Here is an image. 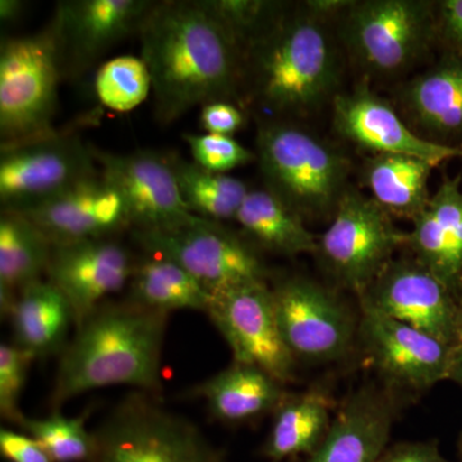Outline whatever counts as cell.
Here are the masks:
<instances>
[{
    "instance_id": "7c38bea8",
    "label": "cell",
    "mask_w": 462,
    "mask_h": 462,
    "mask_svg": "<svg viewBox=\"0 0 462 462\" xmlns=\"http://www.w3.org/2000/svg\"><path fill=\"white\" fill-rule=\"evenodd\" d=\"M206 314L226 340L234 363L260 367L282 384L293 378L296 360L282 339L267 282L212 297Z\"/></svg>"
},
{
    "instance_id": "d4e9b609",
    "label": "cell",
    "mask_w": 462,
    "mask_h": 462,
    "mask_svg": "<svg viewBox=\"0 0 462 462\" xmlns=\"http://www.w3.org/2000/svg\"><path fill=\"white\" fill-rule=\"evenodd\" d=\"M334 402L321 389L287 394L273 412L272 430L261 447L270 462H282L306 455L320 446L331 427Z\"/></svg>"
},
{
    "instance_id": "7402d4cb",
    "label": "cell",
    "mask_w": 462,
    "mask_h": 462,
    "mask_svg": "<svg viewBox=\"0 0 462 462\" xmlns=\"http://www.w3.org/2000/svg\"><path fill=\"white\" fill-rule=\"evenodd\" d=\"M191 394L206 401L216 420L231 425L275 412L288 393L282 383L260 367L233 361L197 385Z\"/></svg>"
},
{
    "instance_id": "60d3db41",
    "label": "cell",
    "mask_w": 462,
    "mask_h": 462,
    "mask_svg": "<svg viewBox=\"0 0 462 462\" xmlns=\"http://www.w3.org/2000/svg\"><path fill=\"white\" fill-rule=\"evenodd\" d=\"M25 3L21 0H2L0 2V20L3 23H14L23 16Z\"/></svg>"
},
{
    "instance_id": "30bf717a",
    "label": "cell",
    "mask_w": 462,
    "mask_h": 462,
    "mask_svg": "<svg viewBox=\"0 0 462 462\" xmlns=\"http://www.w3.org/2000/svg\"><path fill=\"white\" fill-rule=\"evenodd\" d=\"M99 172L91 144L78 134L51 132L0 147V205L23 211Z\"/></svg>"
},
{
    "instance_id": "83f0119b",
    "label": "cell",
    "mask_w": 462,
    "mask_h": 462,
    "mask_svg": "<svg viewBox=\"0 0 462 462\" xmlns=\"http://www.w3.org/2000/svg\"><path fill=\"white\" fill-rule=\"evenodd\" d=\"M402 102L412 123L431 135L462 132V60L416 76L404 88Z\"/></svg>"
},
{
    "instance_id": "8fae6325",
    "label": "cell",
    "mask_w": 462,
    "mask_h": 462,
    "mask_svg": "<svg viewBox=\"0 0 462 462\" xmlns=\"http://www.w3.org/2000/svg\"><path fill=\"white\" fill-rule=\"evenodd\" d=\"M276 320L294 360H339L354 346L358 325L345 303L311 279L294 276L272 289Z\"/></svg>"
},
{
    "instance_id": "9a60e30c",
    "label": "cell",
    "mask_w": 462,
    "mask_h": 462,
    "mask_svg": "<svg viewBox=\"0 0 462 462\" xmlns=\"http://www.w3.org/2000/svg\"><path fill=\"white\" fill-rule=\"evenodd\" d=\"M358 336L389 387L427 391L449 379L452 346L382 314L360 300Z\"/></svg>"
},
{
    "instance_id": "ffe728a7",
    "label": "cell",
    "mask_w": 462,
    "mask_h": 462,
    "mask_svg": "<svg viewBox=\"0 0 462 462\" xmlns=\"http://www.w3.org/2000/svg\"><path fill=\"white\" fill-rule=\"evenodd\" d=\"M396 418L391 389L364 385L346 398L324 440L306 462H378Z\"/></svg>"
},
{
    "instance_id": "6da1fadb",
    "label": "cell",
    "mask_w": 462,
    "mask_h": 462,
    "mask_svg": "<svg viewBox=\"0 0 462 462\" xmlns=\"http://www.w3.org/2000/svg\"><path fill=\"white\" fill-rule=\"evenodd\" d=\"M154 117L170 125L197 106L245 105L242 50L206 0H161L138 33Z\"/></svg>"
},
{
    "instance_id": "ac0fdd59",
    "label": "cell",
    "mask_w": 462,
    "mask_h": 462,
    "mask_svg": "<svg viewBox=\"0 0 462 462\" xmlns=\"http://www.w3.org/2000/svg\"><path fill=\"white\" fill-rule=\"evenodd\" d=\"M51 245L108 238L130 230L129 215L121 194L97 172L71 188L23 209Z\"/></svg>"
},
{
    "instance_id": "d590c367",
    "label": "cell",
    "mask_w": 462,
    "mask_h": 462,
    "mask_svg": "<svg viewBox=\"0 0 462 462\" xmlns=\"http://www.w3.org/2000/svg\"><path fill=\"white\" fill-rule=\"evenodd\" d=\"M200 108V126L207 134L231 136L245 123V112L236 103L220 100L207 103Z\"/></svg>"
},
{
    "instance_id": "9c48e42d",
    "label": "cell",
    "mask_w": 462,
    "mask_h": 462,
    "mask_svg": "<svg viewBox=\"0 0 462 462\" xmlns=\"http://www.w3.org/2000/svg\"><path fill=\"white\" fill-rule=\"evenodd\" d=\"M402 245L406 234L385 209L358 191L346 190L315 254L334 281L360 296Z\"/></svg>"
},
{
    "instance_id": "8992f818",
    "label": "cell",
    "mask_w": 462,
    "mask_h": 462,
    "mask_svg": "<svg viewBox=\"0 0 462 462\" xmlns=\"http://www.w3.org/2000/svg\"><path fill=\"white\" fill-rule=\"evenodd\" d=\"M60 51L51 23L0 44V139L12 144L54 132Z\"/></svg>"
},
{
    "instance_id": "4dcf8cb0",
    "label": "cell",
    "mask_w": 462,
    "mask_h": 462,
    "mask_svg": "<svg viewBox=\"0 0 462 462\" xmlns=\"http://www.w3.org/2000/svg\"><path fill=\"white\" fill-rule=\"evenodd\" d=\"M87 416L69 418L60 411L42 419L26 416L18 430L33 438L54 462H91L96 442L85 425Z\"/></svg>"
},
{
    "instance_id": "4316f807",
    "label": "cell",
    "mask_w": 462,
    "mask_h": 462,
    "mask_svg": "<svg viewBox=\"0 0 462 462\" xmlns=\"http://www.w3.org/2000/svg\"><path fill=\"white\" fill-rule=\"evenodd\" d=\"M127 300L170 315L179 310L207 312L211 296L184 267L171 258L148 254L136 258Z\"/></svg>"
},
{
    "instance_id": "e575fe53",
    "label": "cell",
    "mask_w": 462,
    "mask_h": 462,
    "mask_svg": "<svg viewBox=\"0 0 462 462\" xmlns=\"http://www.w3.org/2000/svg\"><path fill=\"white\" fill-rule=\"evenodd\" d=\"M182 139L190 149L193 162L208 171L226 173L257 160L256 153H252L233 136L184 134Z\"/></svg>"
},
{
    "instance_id": "836d02e7",
    "label": "cell",
    "mask_w": 462,
    "mask_h": 462,
    "mask_svg": "<svg viewBox=\"0 0 462 462\" xmlns=\"http://www.w3.org/2000/svg\"><path fill=\"white\" fill-rule=\"evenodd\" d=\"M35 360L32 354L14 343L0 346V415L14 427H20L26 418L20 410V400Z\"/></svg>"
},
{
    "instance_id": "277c9868",
    "label": "cell",
    "mask_w": 462,
    "mask_h": 462,
    "mask_svg": "<svg viewBox=\"0 0 462 462\" xmlns=\"http://www.w3.org/2000/svg\"><path fill=\"white\" fill-rule=\"evenodd\" d=\"M256 157L264 188L303 218L336 211L346 190V158L284 118L258 121Z\"/></svg>"
},
{
    "instance_id": "f1b7e54d",
    "label": "cell",
    "mask_w": 462,
    "mask_h": 462,
    "mask_svg": "<svg viewBox=\"0 0 462 462\" xmlns=\"http://www.w3.org/2000/svg\"><path fill=\"white\" fill-rule=\"evenodd\" d=\"M433 163L402 154H375L365 167V181L372 199L392 217L413 221L430 197L428 181Z\"/></svg>"
},
{
    "instance_id": "d6986e66",
    "label": "cell",
    "mask_w": 462,
    "mask_h": 462,
    "mask_svg": "<svg viewBox=\"0 0 462 462\" xmlns=\"http://www.w3.org/2000/svg\"><path fill=\"white\" fill-rule=\"evenodd\" d=\"M333 118L337 132L346 141L375 154L421 158L434 166L462 157L461 147L428 141L413 133L396 109L365 84L334 97Z\"/></svg>"
},
{
    "instance_id": "52a82bcc",
    "label": "cell",
    "mask_w": 462,
    "mask_h": 462,
    "mask_svg": "<svg viewBox=\"0 0 462 462\" xmlns=\"http://www.w3.org/2000/svg\"><path fill=\"white\" fill-rule=\"evenodd\" d=\"M148 254L171 258L215 297L252 282H267L269 270L251 243L218 221L194 216L172 229L133 231Z\"/></svg>"
},
{
    "instance_id": "b9f144b4",
    "label": "cell",
    "mask_w": 462,
    "mask_h": 462,
    "mask_svg": "<svg viewBox=\"0 0 462 462\" xmlns=\"http://www.w3.org/2000/svg\"><path fill=\"white\" fill-rule=\"evenodd\" d=\"M461 448H462V436H461Z\"/></svg>"
},
{
    "instance_id": "cb8c5ba5",
    "label": "cell",
    "mask_w": 462,
    "mask_h": 462,
    "mask_svg": "<svg viewBox=\"0 0 462 462\" xmlns=\"http://www.w3.org/2000/svg\"><path fill=\"white\" fill-rule=\"evenodd\" d=\"M53 245L35 224L14 209L0 215V310L9 318L18 294L47 273Z\"/></svg>"
},
{
    "instance_id": "7a4b0ae2",
    "label": "cell",
    "mask_w": 462,
    "mask_h": 462,
    "mask_svg": "<svg viewBox=\"0 0 462 462\" xmlns=\"http://www.w3.org/2000/svg\"><path fill=\"white\" fill-rule=\"evenodd\" d=\"M169 316L127 298L107 300L91 312L60 355L51 394L53 411L80 394L114 385L158 393Z\"/></svg>"
},
{
    "instance_id": "3957f363",
    "label": "cell",
    "mask_w": 462,
    "mask_h": 462,
    "mask_svg": "<svg viewBox=\"0 0 462 462\" xmlns=\"http://www.w3.org/2000/svg\"><path fill=\"white\" fill-rule=\"evenodd\" d=\"M328 18L307 5H285L243 51L245 100L275 116L307 114L339 81V57Z\"/></svg>"
},
{
    "instance_id": "f35d334b",
    "label": "cell",
    "mask_w": 462,
    "mask_h": 462,
    "mask_svg": "<svg viewBox=\"0 0 462 462\" xmlns=\"http://www.w3.org/2000/svg\"><path fill=\"white\" fill-rule=\"evenodd\" d=\"M440 29L446 41L462 48V0L440 3Z\"/></svg>"
},
{
    "instance_id": "4fadbf2b",
    "label": "cell",
    "mask_w": 462,
    "mask_h": 462,
    "mask_svg": "<svg viewBox=\"0 0 462 462\" xmlns=\"http://www.w3.org/2000/svg\"><path fill=\"white\" fill-rule=\"evenodd\" d=\"M153 0H62L50 23L62 78L80 80L114 45L138 35Z\"/></svg>"
},
{
    "instance_id": "603a6c76",
    "label": "cell",
    "mask_w": 462,
    "mask_h": 462,
    "mask_svg": "<svg viewBox=\"0 0 462 462\" xmlns=\"http://www.w3.org/2000/svg\"><path fill=\"white\" fill-rule=\"evenodd\" d=\"M14 345L33 357L60 355L66 348L74 311L62 291L50 281H39L18 294L9 318Z\"/></svg>"
},
{
    "instance_id": "ab89813d",
    "label": "cell",
    "mask_w": 462,
    "mask_h": 462,
    "mask_svg": "<svg viewBox=\"0 0 462 462\" xmlns=\"http://www.w3.org/2000/svg\"><path fill=\"white\" fill-rule=\"evenodd\" d=\"M449 379L460 384L462 387V309L458 318L457 338L452 346L451 369Z\"/></svg>"
},
{
    "instance_id": "ba28073f",
    "label": "cell",
    "mask_w": 462,
    "mask_h": 462,
    "mask_svg": "<svg viewBox=\"0 0 462 462\" xmlns=\"http://www.w3.org/2000/svg\"><path fill=\"white\" fill-rule=\"evenodd\" d=\"M342 14L349 53L375 76L401 74L415 65L434 33L433 7L420 0L351 2Z\"/></svg>"
},
{
    "instance_id": "e0dca14e",
    "label": "cell",
    "mask_w": 462,
    "mask_h": 462,
    "mask_svg": "<svg viewBox=\"0 0 462 462\" xmlns=\"http://www.w3.org/2000/svg\"><path fill=\"white\" fill-rule=\"evenodd\" d=\"M136 258L116 236L54 245L48 281L67 298L80 325L132 279Z\"/></svg>"
},
{
    "instance_id": "d6a6232c",
    "label": "cell",
    "mask_w": 462,
    "mask_h": 462,
    "mask_svg": "<svg viewBox=\"0 0 462 462\" xmlns=\"http://www.w3.org/2000/svg\"><path fill=\"white\" fill-rule=\"evenodd\" d=\"M206 3L229 30L242 53L284 7V3L264 0H206Z\"/></svg>"
},
{
    "instance_id": "f546056e",
    "label": "cell",
    "mask_w": 462,
    "mask_h": 462,
    "mask_svg": "<svg viewBox=\"0 0 462 462\" xmlns=\"http://www.w3.org/2000/svg\"><path fill=\"white\" fill-rule=\"evenodd\" d=\"M169 160L190 214L218 223L236 218L249 191L245 182L226 173L208 171L176 153H169Z\"/></svg>"
},
{
    "instance_id": "44dd1931",
    "label": "cell",
    "mask_w": 462,
    "mask_h": 462,
    "mask_svg": "<svg viewBox=\"0 0 462 462\" xmlns=\"http://www.w3.org/2000/svg\"><path fill=\"white\" fill-rule=\"evenodd\" d=\"M406 245L449 291L462 282V190L460 178L445 179L415 220Z\"/></svg>"
},
{
    "instance_id": "5bb4252c",
    "label": "cell",
    "mask_w": 462,
    "mask_h": 462,
    "mask_svg": "<svg viewBox=\"0 0 462 462\" xmlns=\"http://www.w3.org/2000/svg\"><path fill=\"white\" fill-rule=\"evenodd\" d=\"M91 148L100 172L123 197L130 231L172 229L194 217L181 199L169 153L135 151L123 154Z\"/></svg>"
},
{
    "instance_id": "484cf974",
    "label": "cell",
    "mask_w": 462,
    "mask_h": 462,
    "mask_svg": "<svg viewBox=\"0 0 462 462\" xmlns=\"http://www.w3.org/2000/svg\"><path fill=\"white\" fill-rule=\"evenodd\" d=\"M234 220L258 247L273 254L297 256L318 251L319 239L302 216L266 188L249 189Z\"/></svg>"
},
{
    "instance_id": "74e56055",
    "label": "cell",
    "mask_w": 462,
    "mask_h": 462,
    "mask_svg": "<svg viewBox=\"0 0 462 462\" xmlns=\"http://www.w3.org/2000/svg\"><path fill=\"white\" fill-rule=\"evenodd\" d=\"M378 462H452L440 454L436 440L401 442L387 447Z\"/></svg>"
},
{
    "instance_id": "2e32d148",
    "label": "cell",
    "mask_w": 462,
    "mask_h": 462,
    "mask_svg": "<svg viewBox=\"0 0 462 462\" xmlns=\"http://www.w3.org/2000/svg\"><path fill=\"white\" fill-rule=\"evenodd\" d=\"M358 297L394 320L455 345L461 309L451 291L416 258H393Z\"/></svg>"
},
{
    "instance_id": "5b68a950",
    "label": "cell",
    "mask_w": 462,
    "mask_h": 462,
    "mask_svg": "<svg viewBox=\"0 0 462 462\" xmlns=\"http://www.w3.org/2000/svg\"><path fill=\"white\" fill-rule=\"evenodd\" d=\"M93 433L91 462H226L196 424L145 392L121 401Z\"/></svg>"
},
{
    "instance_id": "8d00e7d4",
    "label": "cell",
    "mask_w": 462,
    "mask_h": 462,
    "mask_svg": "<svg viewBox=\"0 0 462 462\" xmlns=\"http://www.w3.org/2000/svg\"><path fill=\"white\" fill-rule=\"evenodd\" d=\"M0 454L8 462H54L29 434L21 430H0Z\"/></svg>"
},
{
    "instance_id": "1f68e13d",
    "label": "cell",
    "mask_w": 462,
    "mask_h": 462,
    "mask_svg": "<svg viewBox=\"0 0 462 462\" xmlns=\"http://www.w3.org/2000/svg\"><path fill=\"white\" fill-rule=\"evenodd\" d=\"M97 97L111 111H133L148 98L152 79L142 57L120 56L100 66L96 76Z\"/></svg>"
}]
</instances>
